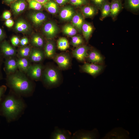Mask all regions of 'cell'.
I'll use <instances>...</instances> for the list:
<instances>
[{"label": "cell", "instance_id": "6da1fadb", "mask_svg": "<svg viewBox=\"0 0 139 139\" xmlns=\"http://www.w3.org/2000/svg\"><path fill=\"white\" fill-rule=\"evenodd\" d=\"M25 74L17 70L7 75L6 79L7 85L16 95L20 97L29 95L33 90L32 83Z\"/></svg>", "mask_w": 139, "mask_h": 139}, {"label": "cell", "instance_id": "7a4b0ae2", "mask_svg": "<svg viewBox=\"0 0 139 139\" xmlns=\"http://www.w3.org/2000/svg\"><path fill=\"white\" fill-rule=\"evenodd\" d=\"M20 97L9 94L3 97L0 102V115L8 122L16 119L24 110L25 105Z\"/></svg>", "mask_w": 139, "mask_h": 139}, {"label": "cell", "instance_id": "3957f363", "mask_svg": "<svg viewBox=\"0 0 139 139\" xmlns=\"http://www.w3.org/2000/svg\"><path fill=\"white\" fill-rule=\"evenodd\" d=\"M43 81L47 87H51L58 85L60 81V77L59 71L53 67L46 68L44 71Z\"/></svg>", "mask_w": 139, "mask_h": 139}, {"label": "cell", "instance_id": "277c9868", "mask_svg": "<svg viewBox=\"0 0 139 139\" xmlns=\"http://www.w3.org/2000/svg\"><path fill=\"white\" fill-rule=\"evenodd\" d=\"M130 138L129 133L122 127L115 128L107 134L102 139H126Z\"/></svg>", "mask_w": 139, "mask_h": 139}, {"label": "cell", "instance_id": "5b68a950", "mask_svg": "<svg viewBox=\"0 0 139 139\" xmlns=\"http://www.w3.org/2000/svg\"><path fill=\"white\" fill-rule=\"evenodd\" d=\"M100 137L98 130L95 128L91 131L79 130L73 134L72 138L80 139H98Z\"/></svg>", "mask_w": 139, "mask_h": 139}, {"label": "cell", "instance_id": "8992f818", "mask_svg": "<svg viewBox=\"0 0 139 139\" xmlns=\"http://www.w3.org/2000/svg\"><path fill=\"white\" fill-rule=\"evenodd\" d=\"M43 68L42 66L40 64L31 65L26 74L30 79L38 81L42 77Z\"/></svg>", "mask_w": 139, "mask_h": 139}, {"label": "cell", "instance_id": "52a82bcc", "mask_svg": "<svg viewBox=\"0 0 139 139\" xmlns=\"http://www.w3.org/2000/svg\"><path fill=\"white\" fill-rule=\"evenodd\" d=\"M53 58L59 67L61 69L67 68L70 65V58L67 54L63 53L56 55Z\"/></svg>", "mask_w": 139, "mask_h": 139}, {"label": "cell", "instance_id": "ba28073f", "mask_svg": "<svg viewBox=\"0 0 139 139\" xmlns=\"http://www.w3.org/2000/svg\"><path fill=\"white\" fill-rule=\"evenodd\" d=\"M0 50L5 58L14 57L16 55V51L15 49L5 40L0 44Z\"/></svg>", "mask_w": 139, "mask_h": 139}, {"label": "cell", "instance_id": "9c48e42d", "mask_svg": "<svg viewBox=\"0 0 139 139\" xmlns=\"http://www.w3.org/2000/svg\"><path fill=\"white\" fill-rule=\"evenodd\" d=\"M4 64V70L7 75L14 73L18 68L16 59L14 57L5 58Z\"/></svg>", "mask_w": 139, "mask_h": 139}, {"label": "cell", "instance_id": "30bf717a", "mask_svg": "<svg viewBox=\"0 0 139 139\" xmlns=\"http://www.w3.org/2000/svg\"><path fill=\"white\" fill-rule=\"evenodd\" d=\"M81 68L83 72L94 75L99 73L102 70L103 67L94 63H85Z\"/></svg>", "mask_w": 139, "mask_h": 139}, {"label": "cell", "instance_id": "8fae6325", "mask_svg": "<svg viewBox=\"0 0 139 139\" xmlns=\"http://www.w3.org/2000/svg\"><path fill=\"white\" fill-rule=\"evenodd\" d=\"M89 49L88 47L85 45L79 46L72 52L73 56L80 61H83L87 57L88 55V51Z\"/></svg>", "mask_w": 139, "mask_h": 139}, {"label": "cell", "instance_id": "7c38bea8", "mask_svg": "<svg viewBox=\"0 0 139 139\" xmlns=\"http://www.w3.org/2000/svg\"><path fill=\"white\" fill-rule=\"evenodd\" d=\"M51 138L53 139H70L72 137L71 133L68 131L57 127L52 134Z\"/></svg>", "mask_w": 139, "mask_h": 139}, {"label": "cell", "instance_id": "4fadbf2b", "mask_svg": "<svg viewBox=\"0 0 139 139\" xmlns=\"http://www.w3.org/2000/svg\"><path fill=\"white\" fill-rule=\"evenodd\" d=\"M45 57L44 53L39 49H32L28 58L32 62L38 63L42 61Z\"/></svg>", "mask_w": 139, "mask_h": 139}, {"label": "cell", "instance_id": "5bb4252c", "mask_svg": "<svg viewBox=\"0 0 139 139\" xmlns=\"http://www.w3.org/2000/svg\"><path fill=\"white\" fill-rule=\"evenodd\" d=\"M110 15L113 19H115L121 10L122 5L119 0H112L110 4Z\"/></svg>", "mask_w": 139, "mask_h": 139}, {"label": "cell", "instance_id": "9a60e30c", "mask_svg": "<svg viewBox=\"0 0 139 139\" xmlns=\"http://www.w3.org/2000/svg\"><path fill=\"white\" fill-rule=\"evenodd\" d=\"M27 5L25 0H18L13 2L11 7L14 12L16 14H18L25 10Z\"/></svg>", "mask_w": 139, "mask_h": 139}, {"label": "cell", "instance_id": "2e32d148", "mask_svg": "<svg viewBox=\"0 0 139 139\" xmlns=\"http://www.w3.org/2000/svg\"><path fill=\"white\" fill-rule=\"evenodd\" d=\"M16 60L18 68L20 71L26 73L31 65L29 59L27 58H18Z\"/></svg>", "mask_w": 139, "mask_h": 139}, {"label": "cell", "instance_id": "e0dca14e", "mask_svg": "<svg viewBox=\"0 0 139 139\" xmlns=\"http://www.w3.org/2000/svg\"><path fill=\"white\" fill-rule=\"evenodd\" d=\"M55 45L53 42L51 41H48L45 48V57L49 59L53 58L55 55Z\"/></svg>", "mask_w": 139, "mask_h": 139}, {"label": "cell", "instance_id": "ac0fdd59", "mask_svg": "<svg viewBox=\"0 0 139 139\" xmlns=\"http://www.w3.org/2000/svg\"><path fill=\"white\" fill-rule=\"evenodd\" d=\"M44 31L46 35L49 38L53 37L57 31V28L55 25L51 22H48L44 25Z\"/></svg>", "mask_w": 139, "mask_h": 139}, {"label": "cell", "instance_id": "d6986e66", "mask_svg": "<svg viewBox=\"0 0 139 139\" xmlns=\"http://www.w3.org/2000/svg\"><path fill=\"white\" fill-rule=\"evenodd\" d=\"M88 59L89 61L93 63H101L102 62V57L97 51L93 50L90 51L88 54Z\"/></svg>", "mask_w": 139, "mask_h": 139}, {"label": "cell", "instance_id": "ffe728a7", "mask_svg": "<svg viewBox=\"0 0 139 139\" xmlns=\"http://www.w3.org/2000/svg\"><path fill=\"white\" fill-rule=\"evenodd\" d=\"M30 17L33 23L37 25L41 24L46 19L45 15L41 12L33 13L31 15Z\"/></svg>", "mask_w": 139, "mask_h": 139}, {"label": "cell", "instance_id": "44dd1931", "mask_svg": "<svg viewBox=\"0 0 139 139\" xmlns=\"http://www.w3.org/2000/svg\"><path fill=\"white\" fill-rule=\"evenodd\" d=\"M74 12L73 9L70 7H66L63 8L60 13V16L63 19L68 20L73 17Z\"/></svg>", "mask_w": 139, "mask_h": 139}, {"label": "cell", "instance_id": "7402d4cb", "mask_svg": "<svg viewBox=\"0 0 139 139\" xmlns=\"http://www.w3.org/2000/svg\"><path fill=\"white\" fill-rule=\"evenodd\" d=\"M110 4L106 0L102 5L100 9L101 15L100 20H103L104 18L110 15Z\"/></svg>", "mask_w": 139, "mask_h": 139}, {"label": "cell", "instance_id": "603a6c76", "mask_svg": "<svg viewBox=\"0 0 139 139\" xmlns=\"http://www.w3.org/2000/svg\"><path fill=\"white\" fill-rule=\"evenodd\" d=\"M82 29L84 37L86 40H88L93 30L92 26L89 23H84Z\"/></svg>", "mask_w": 139, "mask_h": 139}, {"label": "cell", "instance_id": "cb8c5ba5", "mask_svg": "<svg viewBox=\"0 0 139 139\" xmlns=\"http://www.w3.org/2000/svg\"><path fill=\"white\" fill-rule=\"evenodd\" d=\"M72 23L76 28L81 30L84 23L83 17L80 14H76L72 17Z\"/></svg>", "mask_w": 139, "mask_h": 139}, {"label": "cell", "instance_id": "d4e9b609", "mask_svg": "<svg viewBox=\"0 0 139 139\" xmlns=\"http://www.w3.org/2000/svg\"><path fill=\"white\" fill-rule=\"evenodd\" d=\"M32 49L28 46H24L19 50L17 56L18 58H28Z\"/></svg>", "mask_w": 139, "mask_h": 139}, {"label": "cell", "instance_id": "484cf974", "mask_svg": "<svg viewBox=\"0 0 139 139\" xmlns=\"http://www.w3.org/2000/svg\"><path fill=\"white\" fill-rule=\"evenodd\" d=\"M57 46L58 49L61 50H66L69 47L68 40L64 37L59 38L57 41Z\"/></svg>", "mask_w": 139, "mask_h": 139}, {"label": "cell", "instance_id": "4316f807", "mask_svg": "<svg viewBox=\"0 0 139 139\" xmlns=\"http://www.w3.org/2000/svg\"><path fill=\"white\" fill-rule=\"evenodd\" d=\"M45 8L51 14L56 13L58 10V7L56 4L54 2L49 1L44 4Z\"/></svg>", "mask_w": 139, "mask_h": 139}, {"label": "cell", "instance_id": "83f0119b", "mask_svg": "<svg viewBox=\"0 0 139 139\" xmlns=\"http://www.w3.org/2000/svg\"><path fill=\"white\" fill-rule=\"evenodd\" d=\"M29 27L28 24L23 20L18 21L16 23L15 29L17 31L19 32H24L28 30Z\"/></svg>", "mask_w": 139, "mask_h": 139}, {"label": "cell", "instance_id": "f1b7e54d", "mask_svg": "<svg viewBox=\"0 0 139 139\" xmlns=\"http://www.w3.org/2000/svg\"><path fill=\"white\" fill-rule=\"evenodd\" d=\"M63 31L65 34L69 36H74L77 33V31L70 24L65 25L63 28Z\"/></svg>", "mask_w": 139, "mask_h": 139}, {"label": "cell", "instance_id": "f546056e", "mask_svg": "<svg viewBox=\"0 0 139 139\" xmlns=\"http://www.w3.org/2000/svg\"><path fill=\"white\" fill-rule=\"evenodd\" d=\"M82 11L84 16L86 17H91L96 13V11L93 7L90 6L84 7L82 9Z\"/></svg>", "mask_w": 139, "mask_h": 139}, {"label": "cell", "instance_id": "4dcf8cb0", "mask_svg": "<svg viewBox=\"0 0 139 139\" xmlns=\"http://www.w3.org/2000/svg\"><path fill=\"white\" fill-rule=\"evenodd\" d=\"M31 41L33 45L38 47H42L44 43L42 38L40 36L37 35H34L32 37Z\"/></svg>", "mask_w": 139, "mask_h": 139}, {"label": "cell", "instance_id": "1f68e13d", "mask_svg": "<svg viewBox=\"0 0 139 139\" xmlns=\"http://www.w3.org/2000/svg\"><path fill=\"white\" fill-rule=\"evenodd\" d=\"M28 2L29 7L30 8L36 10H40L42 8V4L33 0H27Z\"/></svg>", "mask_w": 139, "mask_h": 139}, {"label": "cell", "instance_id": "d6a6232c", "mask_svg": "<svg viewBox=\"0 0 139 139\" xmlns=\"http://www.w3.org/2000/svg\"><path fill=\"white\" fill-rule=\"evenodd\" d=\"M71 43L74 46H79L83 42V40L82 38L80 36H75L72 37Z\"/></svg>", "mask_w": 139, "mask_h": 139}, {"label": "cell", "instance_id": "836d02e7", "mask_svg": "<svg viewBox=\"0 0 139 139\" xmlns=\"http://www.w3.org/2000/svg\"><path fill=\"white\" fill-rule=\"evenodd\" d=\"M128 4L129 7L133 10H137L139 8V0H128Z\"/></svg>", "mask_w": 139, "mask_h": 139}, {"label": "cell", "instance_id": "e575fe53", "mask_svg": "<svg viewBox=\"0 0 139 139\" xmlns=\"http://www.w3.org/2000/svg\"><path fill=\"white\" fill-rule=\"evenodd\" d=\"M11 41L13 46H18L20 44V40L18 37L14 36L11 39Z\"/></svg>", "mask_w": 139, "mask_h": 139}, {"label": "cell", "instance_id": "d590c367", "mask_svg": "<svg viewBox=\"0 0 139 139\" xmlns=\"http://www.w3.org/2000/svg\"><path fill=\"white\" fill-rule=\"evenodd\" d=\"M86 0H70L71 3L74 5L79 6L85 4Z\"/></svg>", "mask_w": 139, "mask_h": 139}, {"label": "cell", "instance_id": "8d00e7d4", "mask_svg": "<svg viewBox=\"0 0 139 139\" xmlns=\"http://www.w3.org/2000/svg\"><path fill=\"white\" fill-rule=\"evenodd\" d=\"M6 89L7 87L5 85H3L0 86V102L4 97Z\"/></svg>", "mask_w": 139, "mask_h": 139}, {"label": "cell", "instance_id": "74e56055", "mask_svg": "<svg viewBox=\"0 0 139 139\" xmlns=\"http://www.w3.org/2000/svg\"><path fill=\"white\" fill-rule=\"evenodd\" d=\"M4 57L0 50V81L3 79V75L2 71V66L3 62Z\"/></svg>", "mask_w": 139, "mask_h": 139}, {"label": "cell", "instance_id": "f35d334b", "mask_svg": "<svg viewBox=\"0 0 139 139\" xmlns=\"http://www.w3.org/2000/svg\"><path fill=\"white\" fill-rule=\"evenodd\" d=\"M106 0H92L95 4L100 9L102 5Z\"/></svg>", "mask_w": 139, "mask_h": 139}, {"label": "cell", "instance_id": "ab89813d", "mask_svg": "<svg viewBox=\"0 0 139 139\" xmlns=\"http://www.w3.org/2000/svg\"><path fill=\"white\" fill-rule=\"evenodd\" d=\"M28 43V39L26 37H24L20 40V44L22 46H25Z\"/></svg>", "mask_w": 139, "mask_h": 139}, {"label": "cell", "instance_id": "60d3db41", "mask_svg": "<svg viewBox=\"0 0 139 139\" xmlns=\"http://www.w3.org/2000/svg\"><path fill=\"white\" fill-rule=\"evenodd\" d=\"M2 16L4 19L6 20L10 19L11 16V13L8 11H5L3 13Z\"/></svg>", "mask_w": 139, "mask_h": 139}, {"label": "cell", "instance_id": "b9f144b4", "mask_svg": "<svg viewBox=\"0 0 139 139\" xmlns=\"http://www.w3.org/2000/svg\"><path fill=\"white\" fill-rule=\"evenodd\" d=\"M13 21L11 19L6 20L5 22V24L7 27L10 28L13 26L14 24Z\"/></svg>", "mask_w": 139, "mask_h": 139}, {"label": "cell", "instance_id": "7bdbcfd3", "mask_svg": "<svg viewBox=\"0 0 139 139\" xmlns=\"http://www.w3.org/2000/svg\"><path fill=\"white\" fill-rule=\"evenodd\" d=\"M56 2L58 4L62 5L66 3L68 0H55Z\"/></svg>", "mask_w": 139, "mask_h": 139}, {"label": "cell", "instance_id": "ee69618b", "mask_svg": "<svg viewBox=\"0 0 139 139\" xmlns=\"http://www.w3.org/2000/svg\"><path fill=\"white\" fill-rule=\"evenodd\" d=\"M4 37V33L2 29L0 28V41L3 40Z\"/></svg>", "mask_w": 139, "mask_h": 139}, {"label": "cell", "instance_id": "f6af8a7d", "mask_svg": "<svg viewBox=\"0 0 139 139\" xmlns=\"http://www.w3.org/2000/svg\"><path fill=\"white\" fill-rule=\"evenodd\" d=\"M42 4H44L49 0H33Z\"/></svg>", "mask_w": 139, "mask_h": 139}, {"label": "cell", "instance_id": "bcb514c9", "mask_svg": "<svg viewBox=\"0 0 139 139\" xmlns=\"http://www.w3.org/2000/svg\"><path fill=\"white\" fill-rule=\"evenodd\" d=\"M15 0H3V2L7 4H9L14 2Z\"/></svg>", "mask_w": 139, "mask_h": 139}]
</instances>
